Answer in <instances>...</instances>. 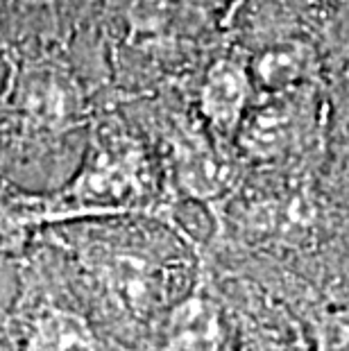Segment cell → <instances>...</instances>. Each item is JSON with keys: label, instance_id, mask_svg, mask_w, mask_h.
Listing matches in <instances>:
<instances>
[{"label": "cell", "instance_id": "6da1fadb", "mask_svg": "<svg viewBox=\"0 0 349 351\" xmlns=\"http://www.w3.org/2000/svg\"><path fill=\"white\" fill-rule=\"evenodd\" d=\"M57 254L73 290L114 340L152 338L189 293L200 250L154 215L75 220L39 234Z\"/></svg>", "mask_w": 349, "mask_h": 351}, {"label": "cell", "instance_id": "7a4b0ae2", "mask_svg": "<svg viewBox=\"0 0 349 351\" xmlns=\"http://www.w3.org/2000/svg\"><path fill=\"white\" fill-rule=\"evenodd\" d=\"M107 98L114 95L95 86L69 50L14 46L0 91V175L32 191L59 189Z\"/></svg>", "mask_w": 349, "mask_h": 351}, {"label": "cell", "instance_id": "3957f363", "mask_svg": "<svg viewBox=\"0 0 349 351\" xmlns=\"http://www.w3.org/2000/svg\"><path fill=\"white\" fill-rule=\"evenodd\" d=\"M225 12L189 0H107L100 39L116 100L168 88L191 95L204 62L220 48Z\"/></svg>", "mask_w": 349, "mask_h": 351}, {"label": "cell", "instance_id": "277c9868", "mask_svg": "<svg viewBox=\"0 0 349 351\" xmlns=\"http://www.w3.org/2000/svg\"><path fill=\"white\" fill-rule=\"evenodd\" d=\"M48 193L57 225L118 215L166 220L170 211L157 150L136 118L116 98H107L95 114L73 175Z\"/></svg>", "mask_w": 349, "mask_h": 351}, {"label": "cell", "instance_id": "5b68a950", "mask_svg": "<svg viewBox=\"0 0 349 351\" xmlns=\"http://www.w3.org/2000/svg\"><path fill=\"white\" fill-rule=\"evenodd\" d=\"M154 145L170 206L193 204L218 218L243 182V159L209 132L191 95L168 88L121 100Z\"/></svg>", "mask_w": 349, "mask_h": 351}, {"label": "cell", "instance_id": "8992f818", "mask_svg": "<svg viewBox=\"0 0 349 351\" xmlns=\"http://www.w3.org/2000/svg\"><path fill=\"white\" fill-rule=\"evenodd\" d=\"M14 351H125L73 290L53 247L32 238L19 258V288L10 315Z\"/></svg>", "mask_w": 349, "mask_h": 351}, {"label": "cell", "instance_id": "52a82bcc", "mask_svg": "<svg viewBox=\"0 0 349 351\" xmlns=\"http://www.w3.org/2000/svg\"><path fill=\"white\" fill-rule=\"evenodd\" d=\"M333 100L326 82L258 93L243 121L234 150L245 166L297 173L329 150Z\"/></svg>", "mask_w": 349, "mask_h": 351}, {"label": "cell", "instance_id": "ba28073f", "mask_svg": "<svg viewBox=\"0 0 349 351\" xmlns=\"http://www.w3.org/2000/svg\"><path fill=\"white\" fill-rule=\"evenodd\" d=\"M258 95L248 59L241 50L222 41L206 59L191 88V102L209 132L234 147L243 121Z\"/></svg>", "mask_w": 349, "mask_h": 351}, {"label": "cell", "instance_id": "9c48e42d", "mask_svg": "<svg viewBox=\"0 0 349 351\" xmlns=\"http://www.w3.org/2000/svg\"><path fill=\"white\" fill-rule=\"evenodd\" d=\"M107 0H5L14 46L71 50L100 27Z\"/></svg>", "mask_w": 349, "mask_h": 351}, {"label": "cell", "instance_id": "30bf717a", "mask_svg": "<svg viewBox=\"0 0 349 351\" xmlns=\"http://www.w3.org/2000/svg\"><path fill=\"white\" fill-rule=\"evenodd\" d=\"M243 55L258 93L326 82V52L317 36H281L243 50Z\"/></svg>", "mask_w": 349, "mask_h": 351}, {"label": "cell", "instance_id": "8fae6325", "mask_svg": "<svg viewBox=\"0 0 349 351\" xmlns=\"http://www.w3.org/2000/svg\"><path fill=\"white\" fill-rule=\"evenodd\" d=\"M227 342L225 311L200 272L193 288L163 319L157 351H227Z\"/></svg>", "mask_w": 349, "mask_h": 351}, {"label": "cell", "instance_id": "7c38bea8", "mask_svg": "<svg viewBox=\"0 0 349 351\" xmlns=\"http://www.w3.org/2000/svg\"><path fill=\"white\" fill-rule=\"evenodd\" d=\"M57 225L48 191L25 189L0 175V258H21L43 227Z\"/></svg>", "mask_w": 349, "mask_h": 351}, {"label": "cell", "instance_id": "4fadbf2b", "mask_svg": "<svg viewBox=\"0 0 349 351\" xmlns=\"http://www.w3.org/2000/svg\"><path fill=\"white\" fill-rule=\"evenodd\" d=\"M315 351H349V308L329 311L317 322Z\"/></svg>", "mask_w": 349, "mask_h": 351}, {"label": "cell", "instance_id": "5bb4252c", "mask_svg": "<svg viewBox=\"0 0 349 351\" xmlns=\"http://www.w3.org/2000/svg\"><path fill=\"white\" fill-rule=\"evenodd\" d=\"M326 156H329V175L333 186L338 193L349 197V125L336 134V138L331 136Z\"/></svg>", "mask_w": 349, "mask_h": 351}, {"label": "cell", "instance_id": "9a60e30c", "mask_svg": "<svg viewBox=\"0 0 349 351\" xmlns=\"http://www.w3.org/2000/svg\"><path fill=\"white\" fill-rule=\"evenodd\" d=\"M326 69H333V82L349 109V32L338 41L336 52H331V62H326Z\"/></svg>", "mask_w": 349, "mask_h": 351}, {"label": "cell", "instance_id": "2e32d148", "mask_svg": "<svg viewBox=\"0 0 349 351\" xmlns=\"http://www.w3.org/2000/svg\"><path fill=\"white\" fill-rule=\"evenodd\" d=\"M12 59H14V41L10 34V25H7L5 0H0V91H3L7 75H10Z\"/></svg>", "mask_w": 349, "mask_h": 351}, {"label": "cell", "instance_id": "e0dca14e", "mask_svg": "<svg viewBox=\"0 0 349 351\" xmlns=\"http://www.w3.org/2000/svg\"><path fill=\"white\" fill-rule=\"evenodd\" d=\"M189 3H200V5H209V7H215V10H220V12H225L232 7L234 0H189Z\"/></svg>", "mask_w": 349, "mask_h": 351}, {"label": "cell", "instance_id": "ac0fdd59", "mask_svg": "<svg viewBox=\"0 0 349 351\" xmlns=\"http://www.w3.org/2000/svg\"><path fill=\"white\" fill-rule=\"evenodd\" d=\"M252 351H277V349H272V347H254Z\"/></svg>", "mask_w": 349, "mask_h": 351}]
</instances>
